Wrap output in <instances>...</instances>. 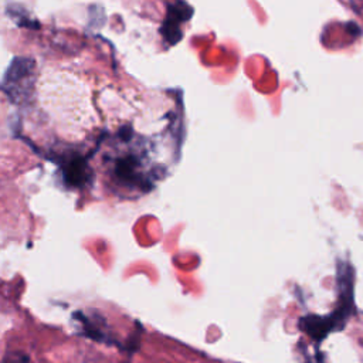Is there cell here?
<instances>
[{
	"instance_id": "6da1fadb",
	"label": "cell",
	"mask_w": 363,
	"mask_h": 363,
	"mask_svg": "<svg viewBox=\"0 0 363 363\" xmlns=\"http://www.w3.org/2000/svg\"><path fill=\"white\" fill-rule=\"evenodd\" d=\"M35 61L28 57H16L4 74L1 91L13 101L17 102L30 96L34 86Z\"/></svg>"
},
{
	"instance_id": "7a4b0ae2",
	"label": "cell",
	"mask_w": 363,
	"mask_h": 363,
	"mask_svg": "<svg viewBox=\"0 0 363 363\" xmlns=\"http://www.w3.org/2000/svg\"><path fill=\"white\" fill-rule=\"evenodd\" d=\"M62 176L67 184L72 187H81L89 182L92 172L82 156H72L62 163Z\"/></svg>"
},
{
	"instance_id": "3957f363",
	"label": "cell",
	"mask_w": 363,
	"mask_h": 363,
	"mask_svg": "<svg viewBox=\"0 0 363 363\" xmlns=\"http://www.w3.org/2000/svg\"><path fill=\"white\" fill-rule=\"evenodd\" d=\"M299 328L316 340L323 339L330 330L335 329L329 316H316V315H308L301 318Z\"/></svg>"
},
{
	"instance_id": "277c9868",
	"label": "cell",
	"mask_w": 363,
	"mask_h": 363,
	"mask_svg": "<svg viewBox=\"0 0 363 363\" xmlns=\"http://www.w3.org/2000/svg\"><path fill=\"white\" fill-rule=\"evenodd\" d=\"M115 174L123 182H136V160L133 157H122L115 164Z\"/></svg>"
},
{
	"instance_id": "5b68a950",
	"label": "cell",
	"mask_w": 363,
	"mask_h": 363,
	"mask_svg": "<svg viewBox=\"0 0 363 363\" xmlns=\"http://www.w3.org/2000/svg\"><path fill=\"white\" fill-rule=\"evenodd\" d=\"M191 14H193V9L189 4L183 3V1H179V3L167 7V17L166 18H170V20L180 24L182 21L189 20L191 17Z\"/></svg>"
},
{
	"instance_id": "8992f818",
	"label": "cell",
	"mask_w": 363,
	"mask_h": 363,
	"mask_svg": "<svg viewBox=\"0 0 363 363\" xmlns=\"http://www.w3.org/2000/svg\"><path fill=\"white\" fill-rule=\"evenodd\" d=\"M162 34L164 37V40L174 45L177 44L180 40H182V31H180V27H179V23L170 20V18H166L163 21V26H162Z\"/></svg>"
},
{
	"instance_id": "52a82bcc",
	"label": "cell",
	"mask_w": 363,
	"mask_h": 363,
	"mask_svg": "<svg viewBox=\"0 0 363 363\" xmlns=\"http://www.w3.org/2000/svg\"><path fill=\"white\" fill-rule=\"evenodd\" d=\"M346 31H347L350 35H359V34H360V28H359L357 24H354L353 21H350V23L346 24Z\"/></svg>"
},
{
	"instance_id": "ba28073f",
	"label": "cell",
	"mask_w": 363,
	"mask_h": 363,
	"mask_svg": "<svg viewBox=\"0 0 363 363\" xmlns=\"http://www.w3.org/2000/svg\"><path fill=\"white\" fill-rule=\"evenodd\" d=\"M119 135H121V138H122L123 140H129L130 136H132V129H130L129 126H123V128L121 129Z\"/></svg>"
}]
</instances>
